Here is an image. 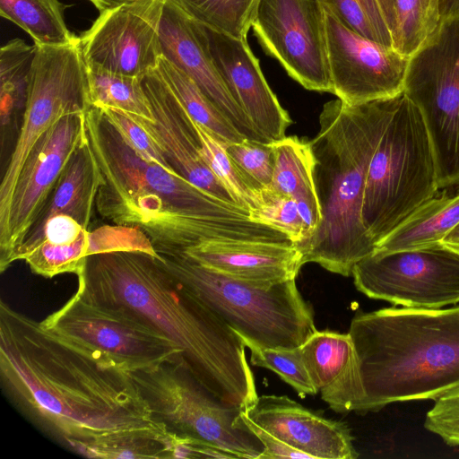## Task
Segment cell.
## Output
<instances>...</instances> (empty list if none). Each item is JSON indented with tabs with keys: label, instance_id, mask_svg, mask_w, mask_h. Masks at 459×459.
<instances>
[{
	"label": "cell",
	"instance_id": "obj_8",
	"mask_svg": "<svg viewBox=\"0 0 459 459\" xmlns=\"http://www.w3.org/2000/svg\"><path fill=\"white\" fill-rule=\"evenodd\" d=\"M152 413L169 431L207 443L237 458L259 459L264 450L246 426L241 410L204 387L181 359L130 373Z\"/></svg>",
	"mask_w": 459,
	"mask_h": 459
},
{
	"label": "cell",
	"instance_id": "obj_6",
	"mask_svg": "<svg viewBox=\"0 0 459 459\" xmlns=\"http://www.w3.org/2000/svg\"><path fill=\"white\" fill-rule=\"evenodd\" d=\"M159 255L170 274L242 339L268 348H297L316 328L295 279L261 283L205 267L183 254Z\"/></svg>",
	"mask_w": 459,
	"mask_h": 459
},
{
	"label": "cell",
	"instance_id": "obj_32",
	"mask_svg": "<svg viewBox=\"0 0 459 459\" xmlns=\"http://www.w3.org/2000/svg\"><path fill=\"white\" fill-rule=\"evenodd\" d=\"M200 139V154L217 179L228 190L234 202L249 215L258 205V193L243 178L229 156L224 143L214 138L194 120Z\"/></svg>",
	"mask_w": 459,
	"mask_h": 459
},
{
	"label": "cell",
	"instance_id": "obj_21",
	"mask_svg": "<svg viewBox=\"0 0 459 459\" xmlns=\"http://www.w3.org/2000/svg\"><path fill=\"white\" fill-rule=\"evenodd\" d=\"M183 255L223 274L261 283L296 279L302 255L293 243L253 240H211Z\"/></svg>",
	"mask_w": 459,
	"mask_h": 459
},
{
	"label": "cell",
	"instance_id": "obj_39",
	"mask_svg": "<svg viewBox=\"0 0 459 459\" xmlns=\"http://www.w3.org/2000/svg\"><path fill=\"white\" fill-rule=\"evenodd\" d=\"M424 427L449 446H459V386L435 401Z\"/></svg>",
	"mask_w": 459,
	"mask_h": 459
},
{
	"label": "cell",
	"instance_id": "obj_3",
	"mask_svg": "<svg viewBox=\"0 0 459 459\" xmlns=\"http://www.w3.org/2000/svg\"><path fill=\"white\" fill-rule=\"evenodd\" d=\"M78 290L147 319L182 350L184 366L209 392L245 411L258 397L240 336L167 270L138 250L97 253L76 275Z\"/></svg>",
	"mask_w": 459,
	"mask_h": 459
},
{
	"label": "cell",
	"instance_id": "obj_23",
	"mask_svg": "<svg viewBox=\"0 0 459 459\" xmlns=\"http://www.w3.org/2000/svg\"><path fill=\"white\" fill-rule=\"evenodd\" d=\"M101 180L88 139L70 159L25 235L38 230L48 220L59 214L70 215L89 228Z\"/></svg>",
	"mask_w": 459,
	"mask_h": 459
},
{
	"label": "cell",
	"instance_id": "obj_36",
	"mask_svg": "<svg viewBox=\"0 0 459 459\" xmlns=\"http://www.w3.org/2000/svg\"><path fill=\"white\" fill-rule=\"evenodd\" d=\"M242 341L251 351L250 361L254 366L275 372L301 397L317 393L305 367L300 346L290 349L268 348L247 339Z\"/></svg>",
	"mask_w": 459,
	"mask_h": 459
},
{
	"label": "cell",
	"instance_id": "obj_20",
	"mask_svg": "<svg viewBox=\"0 0 459 459\" xmlns=\"http://www.w3.org/2000/svg\"><path fill=\"white\" fill-rule=\"evenodd\" d=\"M243 411L256 425L312 459L359 456L346 424L316 414L287 396H258Z\"/></svg>",
	"mask_w": 459,
	"mask_h": 459
},
{
	"label": "cell",
	"instance_id": "obj_11",
	"mask_svg": "<svg viewBox=\"0 0 459 459\" xmlns=\"http://www.w3.org/2000/svg\"><path fill=\"white\" fill-rule=\"evenodd\" d=\"M35 48L22 124L0 184V221L7 213L22 167L39 139L63 117L91 108L79 39L67 45Z\"/></svg>",
	"mask_w": 459,
	"mask_h": 459
},
{
	"label": "cell",
	"instance_id": "obj_44",
	"mask_svg": "<svg viewBox=\"0 0 459 459\" xmlns=\"http://www.w3.org/2000/svg\"><path fill=\"white\" fill-rule=\"evenodd\" d=\"M381 10L386 19V22L391 29L393 28V7L391 0H377ZM393 36V35H392Z\"/></svg>",
	"mask_w": 459,
	"mask_h": 459
},
{
	"label": "cell",
	"instance_id": "obj_1",
	"mask_svg": "<svg viewBox=\"0 0 459 459\" xmlns=\"http://www.w3.org/2000/svg\"><path fill=\"white\" fill-rule=\"evenodd\" d=\"M0 374L30 419L85 456L159 458L160 441L176 444L129 372L63 342L4 301Z\"/></svg>",
	"mask_w": 459,
	"mask_h": 459
},
{
	"label": "cell",
	"instance_id": "obj_16",
	"mask_svg": "<svg viewBox=\"0 0 459 459\" xmlns=\"http://www.w3.org/2000/svg\"><path fill=\"white\" fill-rule=\"evenodd\" d=\"M325 10L333 93L351 106L402 93L410 58L351 30Z\"/></svg>",
	"mask_w": 459,
	"mask_h": 459
},
{
	"label": "cell",
	"instance_id": "obj_31",
	"mask_svg": "<svg viewBox=\"0 0 459 459\" xmlns=\"http://www.w3.org/2000/svg\"><path fill=\"white\" fill-rule=\"evenodd\" d=\"M195 21L247 40L259 0H173Z\"/></svg>",
	"mask_w": 459,
	"mask_h": 459
},
{
	"label": "cell",
	"instance_id": "obj_42",
	"mask_svg": "<svg viewBox=\"0 0 459 459\" xmlns=\"http://www.w3.org/2000/svg\"><path fill=\"white\" fill-rule=\"evenodd\" d=\"M441 245L459 253V224L444 238Z\"/></svg>",
	"mask_w": 459,
	"mask_h": 459
},
{
	"label": "cell",
	"instance_id": "obj_5",
	"mask_svg": "<svg viewBox=\"0 0 459 459\" xmlns=\"http://www.w3.org/2000/svg\"><path fill=\"white\" fill-rule=\"evenodd\" d=\"M349 334L364 391L356 412L397 402L436 401L459 386V306L359 313Z\"/></svg>",
	"mask_w": 459,
	"mask_h": 459
},
{
	"label": "cell",
	"instance_id": "obj_24",
	"mask_svg": "<svg viewBox=\"0 0 459 459\" xmlns=\"http://www.w3.org/2000/svg\"><path fill=\"white\" fill-rule=\"evenodd\" d=\"M273 145L275 163L270 186L296 201L310 238L322 213L314 178L316 160L309 141L285 136Z\"/></svg>",
	"mask_w": 459,
	"mask_h": 459
},
{
	"label": "cell",
	"instance_id": "obj_26",
	"mask_svg": "<svg viewBox=\"0 0 459 459\" xmlns=\"http://www.w3.org/2000/svg\"><path fill=\"white\" fill-rule=\"evenodd\" d=\"M35 51V45H28L21 39L9 40L0 49L2 148L9 141L13 130L18 135L27 101Z\"/></svg>",
	"mask_w": 459,
	"mask_h": 459
},
{
	"label": "cell",
	"instance_id": "obj_22",
	"mask_svg": "<svg viewBox=\"0 0 459 459\" xmlns=\"http://www.w3.org/2000/svg\"><path fill=\"white\" fill-rule=\"evenodd\" d=\"M309 377L337 412L356 411L364 395L359 359L348 333L316 331L300 346Z\"/></svg>",
	"mask_w": 459,
	"mask_h": 459
},
{
	"label": "cell",
	"instance_id": "obj_15",
	"mask_svg": "<svg viewBox=\"0 0 459 459\" xmlns=\"http://www.w3.org/2000/svg\"><path fill=\"white\" fill-rule=\"evenodd\" d=\"M166 0H136L100 13L79 37L86 65L143 78L162 57L160 29Z\"/></svg>",
	"mask_w": 459,
	"mask_h": 459
},
{
	"label": "cell",
	"instance_id": "obj_17",
	"mask_svg": "<svg viewBox=\"0 0 459 459\" xmlns=\"http://www.w3.org/2000/svg\"><path fill=\"white\" fill-rule=\"evenodd\" d=\"M142 82L153 120L127 115L156 143L178 174L208 194L238 206L203 160L193 119L157 69L146 74Z\"/></svg>",
	"mask_w": 459,
	"mask_h": 459
},
{
	"label": "cell",
	"instance_id": "obj_29",
	"mask_svg": "<svg viewBox=\"0 0 459 459\" xmlns=\"http://www.w3.org/2000/svg\"><path fill=\"white\" fill-rule=\"evenodd\" d=\"M91 107L111 108L153 120L142 78L127 76L86 65Z\"/></svg>",
	"mask_w": 459,
	"mask_h": 459
},
{
	"label": "cell",
	"instance_id": "obj_14",
	"mask_svg": "<svg viewBox=\"0 0 459 459\" xmlns=\"http://www.w3.org/2000/svg\"><path fill=\"white\" fill-rule=\"evenodd\" d=\"M86 111L66 115L57 121L39 139L22 165L7 213L0 221L1 273L13 263L16 247L70 159L88 142Z\"/></svg>",
	"mask_w": 459,
	"mask_h": 459
},
{
	"label": "cell",
	"instance_id": "obj_19",
	"mask_svg": "<svg viewBox=\"0 0 459 459\" xmlns=\"http://www.w3.org/2000/svg\"><path fill=\"white\" fill-rule=\"evenodd\" d=\"M160 38L163 56L198 85L240 134L271 143L257 132L229 91L210 57L200 22L173 0L165 1Z\"/></svg>",
	"mask_w": 459,
	"mask_h": 459
},
{
	"label": "cell",
	"instance_id": "obj_9",
	"mask_svg": "<svg viewBox=\"0 0 459 459\" xmlns=\"http://www.w3.org/2000/svg\"><path fill=\"white\" fill-rule=\"evenodd\" d=\"M40 325L63 342L129 373L182 359L181 348L138 313L78 289Z\"/></svg>",
	"mask_w": 459,
	"mask_h": 459
},
{
	"label": "cell",
	"instance_id": "obj_40",
	"mask_svg": "<svg viewBox=\"0 0 459 459\" xmlns=\"http://www.w3.org/2000/svg\"><path fill=\"white\" fill-rule=\"evenodd\" d=\"M241 417L246 426L259 438V440L264 445V450L259 456V459L311 458L310 455L290 446L286 443L282 442L276 437L264 430L263 428L256 425L246 416L243 411L241 412Z\"/></svg>",
	"mask_w": 459,
	"mask_h": 459
},
{
	"label": "cell",
	"instance_id": "obj_30",
	"mask_svg": "<svg viewBox=\"0 0 459 459\" xmlns=\"http://www.w3.org/2000/svg\"><path fill=\"white\" fill-rule=\"evenodd\" d=\"M442 0H391L393 48L411 57L437 30Z\"/></svg>",
	"mask_w": 459,
	"mask_h": 459
},
{
	"label": "cell",
	"instance_id": "obj_12",
	"mask_svg": "<svg viewBox=\"0 0 459 459\" xmlns=\"http://www.w3.org/2000/svg\"><path fill=\"white\" fill-rule=\"evenodd\" d=\"M351 275L361 293L394 305L437 309L459 303V253L441 244L373 253Z\"/></svg>",
	"mask_w": 459,
	"mask_h": 459
},
{
	"label": "cell",
	"instance_id": "obj_43",
	"mask_svg": "<svg viewBox=\"0 0 459 459\" xmlns=\"http://www.w3.org/2000/svg\"><path fill=\"white\" fill-rule=\"evenodd\" d=\"M459 14V0H442L441 1V17L442 20Z\"/></svg>",
	"mask_w": 459,
	"mask_h": 459
},
{
	"label": "cell",
	"instance_id": "obj_33",
	"mask_svg": "<svg viewBox=\"0 0 459 459\" xmlns=\"http://www.w3.org/2000/svg\"><path fill=\"white\" fill-rule=\"evenodd\" d=\"M91 232L67 245L42 242L22 260L39 275L52 278L62 273H80L91 255Z\"/></svg>",
	"mask_w": 459,
	"mask_h": 459
},
{
	"label": "cell",
	"instance_id": "obj_13",
	"mask_svg": "<svg viewBox=\"0 0 459 459\" xmlns=\"http://www.w3.org/2000/svg\"><path fill=\"white\" fill-rule=\"evenodd\" d=\"M252 28L293 80L307 90L333 93L320 0H259Z\"/></svg>",
	"mask_w": 459,
	"mask_h": 459
},
{
	"label": "cell",
	"instance_id": "obj_10",
	"mask_svg": "<svg viewBox=\"0 0 459 459\" xmlns=\"http://www.w3.org/2000/svg\"><path fill=\"white\" fill-rule=\"evenodd\" d=\"M403 92L425 121L438 188L459 184V14L443 19L410 59Z\"/></svg>",
	"mask_w": 459,
	"mask_h": 459
},
{
	"label": "cell",
	"instance_id": "obj_28",
	"mask_svg": "<svg viewBox=\"0 0 459 459\" xmlns=\"http://www.w3.org/2000/svg\"><path fill=\"white\" fill-rule=\"evenodd\" d=\"M190 117L224 144L245 139L182 70L163 56L156 68Z\"/></svg>",
	"mask_w": 459,
	"mask_h": 459
},
{
	"label": "cell",
	"instance_id": "obj_37",
	"mask_svg": "<svg viewBox=\"0 0 459 459\" xmlns=\"http://www.w3.org/2000/svg\"><path fill=\"white\" fill-rule=\"evenodd\" d=\"M243 178L257 193L273 181L275 154L273 143H264L247 138L225 145Z\"/></svg>",
	"mask_w": 459,
	"mask_h": 459
},
{
	"label": "cell",
	"instance_id": "obj_18",
	"mask_svg": "<svg viewBox=\"0 0 459 459\" xmlns=\"http://www.w3.org/2000/svg\"><path fill=\"white\" fill-rule=\"evenodd\" d=\"M200 24L214 66L251 124L270 143L284 138L292 121L268 85L247 40Z\"/></svg>",
	"mask_w": 459,
	"mask_h": 459
},
{
	"label": "cell",
	"instance_id": "obj_2",
	"mask_svg": "<svg viewBox=\"0 0 459 459\" xmlns=\"http://www.w3.org/2000/svg\"><path fill=\"white\" fill-rule=\"evenodd\" d=\"M86 129L102 177L97 211L117 226L140 230L158 255L184 254L211 240L290 241L247 211L142 159L99 108L86 111Z\"/></svg>",
	"mask_w": 459,
	"mask_h": 459
},
{
	"label": "cell",
	"instance_id": "obj_35",
	"mask_svg": "<svg viewBox=\"0 0 459 459\" xmlns=\"http://www.w3.org/2000/svg\"><path fill=\"white\" fill-rule=\"evenodd\" d=\"M249 216L281 231L294 245H299L310 237L296 201L271 186L258 192L257 208Z\"/></svg>",
	"mask_w": 459,
	"mask_h": 459
},
{
	"label": "cell",
	"instance_id": "obj_34",
	"mask_svg": "<svg viewBox=\"0 0 459 459\" xmlns=\"http://www.w3.org/2000/svg\"><path fill=\"white\" fill-rule=\"evenodd\" d=\"M342 24L359 35L393 48L391 29L377 0H320Z\"/></svg>",
	"mask_w": 459,
	"mask_h": 459
},
{
	"label": "cell",
	"instance_id": "obj_38",
	"mask_svg": "<svg viewBox=\"0 0 459 459\" xmlns=\"http://www.w3.org/2000/svg\"><path fill=\"white\" fill-rule=\"evenodd\" d=\"M113 126L124 142L142 159L154 163L166 171L178 175L151 136L126 113L111 108H99Z\"/></svg>",
	"mask_w": 459,
	"mask_h": 459
},
{
	"label": "cell",
	"instance_id": "obj_27",
	"mask_svg": "<svg viewBox=\"0 0 459 459\" xmlns=\"http://www.w3.org/2000/svg\"><path fill=\"white\" fill-rule=\"evenodd\" d=\"M59 0H0V14L26 31L39 46H63L78 40L69 30Z\"/></svg>",
	"mask_w": 459,
	"mask_h": 459
},
{
	"label": "cell",
	"instance_id": "obj_4",
	"mask_svg": "<svg viewBox=\"0 0 459 459\" xmlns=\"http://www.w3.org/2000/svg\"><path fill=\"white\" fill-rule=\"evenodd\" d=\"M397 96L360 105L326 102L319 130L309 140L322 219L312 237L295 245L303 264L351 276L355 264L374 253L376 243L362 221L371 158L395 108Z\"/></svg>",
	"mask_w": 459,
	"mask_h": 459
},
{
	"label": "cell",
	"instance_id": "obj_7",
	"mask_svg": "<svg viewBox=\"0 0 459 459\" xmlns=\"http://www.w3.org/2000/svg\"><path fill=\"white\" fill-rule=\"evenodd\" d=\"M438 190L435 154L425 121L403 91L367 174L361 216L376 245Z\"/></svg>",
	"mask_w": 459,
	"mask_h": 459
},
{
	"label": "cell",
	"instance_id": "obj_25",
	"mask_svg": "<svg viewBox=\"0 0 459 459\" xmlns=\"http://www.w3.org/2000/svg\"><path fill=\"white\" fill-rule=\"evenodd\" d=\"M459 224V189L437 193L402 221L376 245L374 253L385 254L440 245Z\"/></svg>",
	"mask_w": 459,
	"mask_h": 459
},
{
	"label": "cell",
	"instance_id": "obj_41",
	"mask_svg": "<svg viewBox=\"0 0 459 459\" xmlns=\"http://www.w3.org/2000/svg\"><path fill=\"white\" fill-rule=\"evenodd\" d=\"M100 13L136 0H89Z\"/></svg>",
	"mask_w": 459,
	"mask_h": 459
}]
</instances>
